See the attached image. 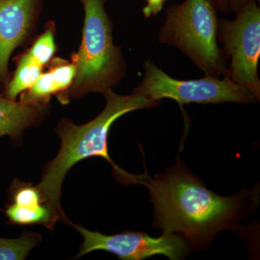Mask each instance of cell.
<instances>
[{"instance_id": "obj_1", "label": "cell", "mask_w": 260, "mask_h": 260, "mask_svg": "<svg viewBox=\"0 0 260 260\" xmlns=\"http://www.w3.org/2000/svg\"><path fill=\"white\" fill-rule=\"evenodd\" d=\"M145 186L153 205V226L162 234L185 239L193 249L205 250L218 233L237 226L251 206V193L230 197L215 194L191 174L181 160L152 177L130 174L127 184Z\"/></svg>"}, {"instance_id": "obj_2", "label": "cell", "mask_w": 260, "mask_h": 260, "mask_svg": "<svg viewBox=\"0 0 260 260\" xmlns=\"http://www.w3.org/2000/svg\"><path fill=\"white\" fill-rule=\"evenodd\" d=\"M104 95L105 108L87 124L76 125L70 119H61L56 128V133L61 140L59 153L44 167L42 179L38 185L46 203L61 216L64 223L69 220L61 208L60 196L63 181L70 169L84 159L101 157L112 166L116 177L120 181L127 172L116 165L109 155V130L114 121L124 114L157 107L160 104V102L150 100L138 94L119 95L112 89L107 90Z\"/></svg>"}, {"instance_id": "obj_3", "label": "cell", "mask_w": 260, "mask_h": 260, "mask_svg": "<svg viewBox=\"0 0 260 260\" xmlns=\"http://www.w3.org/2000/svg\"><path fill=\"white\" fill-rule=\"evenodd\" d=\"M85 10L83 37L72 56L76 68L68 101L90 93L104 95L120 83L126 64L120 48L114 45L113 25L105 9L107 0H79Z\"/></svg>"}, {"instance_id": "obj_4", "label": "cell", "mask_w": 260, "mask_h": 260, "mask_svg": "<svg viewBox=\"0 0 260 260\" xmlns=\"http://www.w3.org/2000/svg\"><path fill=\"white\" fill-rule=\"evenodd\" d=\"M216 0H184L167 8L159 42L177 48L205 76L227 73L228 56L218 45Z\"/></svg>"}, {"instance_id": "obj_5", "label": "cell", "mask_w": 260, "mask_h": 260, "mask_svg": "<svg viewBox=\"0 0 260 260\" xmlns=\"http://www.w3.org/2000/svg\"><path fill=\"white\" fill-rule=\"evenodd\" d=\"M144 78L133 93L144 95L150 100L160 102L171 99L179 105L191 104L254 103L256 98L247 89L233 83L227 76L223 79L205 76L201 79H174L158 68L151 59L144 63Z\"/></svg>"}, {"instance_id": "obj_6", "label": "cell", "mask_w": 260, "mask_h": 260, "mask_svg": "<svg viewBox=\"0 0 260 260\" xmlns=\"http://www.w3.org/2000/svg\"><path fill=\"white\" fill-rule=\"evenodd\" d=\"M218 40L223 43V50L231 58L225 76L259 101L260 9L255 0L248 2L234 20H219Z\"/></svg>"}, {"instance_id": "obj_7", "label": "cell", "mask_w": 260, "mask_h": 260, "mask_svg": "<svg viewBox=\"0 0 260 260\" xmlns=\"http://www.w3.org/2000/svg\"><path fill=\"white\" fill-rule=\"evenodd\" d=\"M70 224L83 238L77 258L101 250L112 253L122 260H141L156 254H162L172 260H180L191 251L190 245L177 234H162L155 238L143 232H125L109 236L87 230L72 222Z\"/></svg>"}, {"instance_id": "obj_8", "label": "cell", "mask_w": 260, "mask_h": 260, "mask_svg": "<svg viewBox=\"0 0 260 260\" xmlns=\"http://www.w3.org/2000/svg\"><path fill=\"white\" fill-rule=\"evenodd\" d=\"M42 3V0H0V93L11 78L10 56L28 39Z\"/></svg>"}, {"instance_id": "obj_9", "label": "cell", "mask_w": 260, "mask_h": 260, "mask_svg": "<svg viewBox=\"0 0 260 260\" xmlns=\"http://www.w3.org/2000/svg\"><path fill=\"white\" fill-rule=\"evenodd\" d=\"M48 106H34L10 100L0 94V138H21L23 132L39 122Z\"/></svg>"}, {"instance_id": "obj_10", "label": "cell", "mask_w": 260, "mask_h": 260, "mask_svg": "<svg viewBox=\"0 0 260 260\" xmlns=\"http://www.w3.org/2000/svg\"><path fill=\"white\" fill-rule=\"evenodd\" d=\"M16 70L1 95L15 101L20 94L28 90L42 74L44 67L38 64L26 52L15 59Z\"/></svg>"}, {"instance_id": "obj_11", "label": "cell", "mask_w": 260, "mask_h": 260, "mask_svg": "<svg viewBox=\"0 0 260 260\" xmlns=\"http://www.w3.org/2000/svg\"><path fill=\"white\" fill-rule=\"evenodd\" d=\"M10 222L17 225H43L52 230L57 221L64 223L55 210L50 205L44 204L37 208L20 206L11 203L5 210Z\"/></svg>"}, {"instance_id": "obj_12", "label": "cell", "mask_w": 260, "mask_h": 260, "mask_svg": "<svg viewBox=\"0 0 260 260\" xmlns=\"http://www.w3.org/2000/svg\"><path fill=\"white\" fill-rule=\"evenodd\" d=\"M58 90L49 70L43 72L37 81L20 95V102L28 105L48 106L51 95H57Z\"/></svg>"}, {"instance_id": "obj_13", "label": "cell", "mask_w": 260, "mask_h": 260, "mask_svg": "<svg viewBox=\"0 0 260 260\" xmlns=\"http://www.w3.org/2000/svg\"><path fill=\"white\" fill-rule=\"evenodd\" d=\"M49 70L53 76L58 90L56 95L58 100L63 104H68V93L74 82L76 75V68L73 61L55 58L49 63Z\"/></svg>"}, {"instance_id": "obj_14", "label": "cell", "mask_w": 260, "mask_h": 260, "mask_svg": "<svg viewBox=\"0 0 260 260\" xmlns=\"http://www.w3.org/2000/svg\"><path fill=\"white\" fill-rule=\"evenodd\" d=\"M41 239L39 234L30 233L19 239L0 238V260L25 259Z\"/></svg>"}, {"instance_id": "obj_15", "label": "cell", "mask_w": 260, "mask_h": 260, "mask_svg": "<svg viewBox=\"0 0 260 260\" xmlns=\"http://www.w3.org/2000/svg\"><path fill=\"white\" fill-rule=\"evenodd\" d=\"M56 51L54 25H47L45 31L37 38L30 49L25 51L38 64L45 67L54 57Z\"/></svg>"}, {"instance_id": "obj_16", "label": "cell", "mask_w": 260, "mask_h": 260, "mask_svg": "<svg viewBox=\"0 0 260 260\" xmlns=\"http://www.w3.org/2000/svg\"><path fill=\"white\" fill-rule=\"evenodd\" d=\"M12 201L15 205L28 208H37L47 204L42 191L38 186H32L29 183L15 180L10 187Z\"/></svg>"}, {"instance_id": "obj_17", "label": "cell", "mask_w": 260, "mask_h": 260, "mask_svg": "<svg viewBox=\"0 0 260 260\" xmlns=\"http://www.w3.org/2000/svg\"><path fill=\"white\" fill-rule=\"evenodd\" d=\"M146 5L143 9V15L146 18L155 16L161 11L166 0H145Z\"/></svg>"}, {"instance_id": "obj_18", "label": "cell", "mask_w": 260, "mask_h": 260, "mask_svg": "<svg viewBox=\"0 0 260 260\" xmlns=\"http://www.w3.org/2000/svg\"><path fill=\"white\" fill-rule=\"evenodd\" d=\"M250 0H228L229 10H230V12L237 14L243 7ZM255 1L259 2L260 0H255Z\"/></svg>"}, {"instance_id": "obj_19", "label": "cell", "mask_w": 260, "mask_h": 260, "mask_svg": "<svg viewBox=\"0 0 260 260\" xmlns=\"http://www.w3.org/2000/svg\"><path fill=\"white\" fill-rule=\"evenodd\" d=\"M217 5H218V10L225 14H230V10L229 8V3L228 0H216Z\"/></svg>"}]
</instances>
